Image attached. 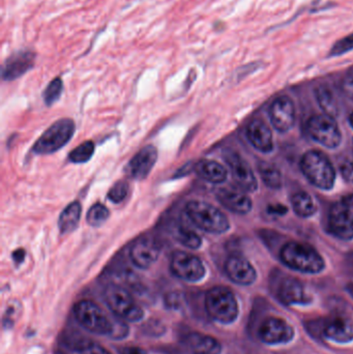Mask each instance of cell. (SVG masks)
Instances as JSON below:
<instances>
[{
  "label": "cell",
  "mask_w": 353,
  "mask_h": 354,
  "mask_svg": "<svg viewBox=\"0 0 353 354\" xmlns=\"http://www.w3.org/2000/svg\"><path fill=\"white\" fill-rule=\"evenodd\" d=\"M75 319L87 332L97 336H107L113 340H122L128 334L124 320L110 317L101 307L90 299H82L74 307Z\"/></svg>",
  "instance_id": "obj_1"
},
{
  "label": "cell",
  "mask_w": 353,
  "mask_h": 354,
  "mask_svg": "<svg viewBox=\"0 0 353 354\" xmlns=\"http://www.w3.org/2000/svg\"><path fill=\"white\" fill-rule=\"evenodd\" d=\"M280 257L288 268L304 274H319L325 268V260L314 248L298 241L286 243Z\"/></svg>",
  "instance_id": "obj_2"
},
{
  "label": "cell",
  "mask_w": 353,
  "mask_h": 354,
  "mask_svg": "<svg viewBox=\"0 0 353 354\" xmlns=\"http://www.w3.org/2000/svg\"><path fill=\"white\" fill-rule=\"evenodd\" d=\"M186 214L191 222L204 232L222 234L229 230L227 216L213 204L193 200L187 204Z\"/></svg>",
  "instance_id": "obj_3"
},
{
  "label": "cell",
  "mask_w": 353,
  "mask_h": 354,
  "mask_svg": "<svg viewBox=\"0 0 353 354\" xmlns=\"http://www.w3.org/2000/svg\"><path fill=\"white\" fill-rule=\"evenodd\" d=\"M300 168L314 187L323 191L333 189L336 180L335 168L325 153L318 151H307L303 156Z\"/></svg>",
  "instance_id": "obj_4"
},
{
  "label": "cell",
  "mask_w": 353,
  "mask_h": 354,
  "mask_svg": "<svg viewBox=\"0 0 353 354\" xmlns=\"http://www.w3.org/2000/svg\"><path fill=\"white\" fill-rule=\"evenodd\" d=\"M204 305L209 317L220 324H230L238 318V301L234 293L227 287H213L207 291Z\"/></svg>",
  "instance_id": "obj_5"
},
{
  "label": "cell",
  "mask_w": 353,
  "mask_h": 354,
  "mask_svg": "<svg viewBox=\"0 0 353 354\" xmlns=\"http://www.w3.org/2000/svg\"><path fill=\"white\" fill-rule=\"evenodd\" d=\"M104 301L114 316L126 322H138L144 317V311L133 295L120 285H108L104 290Z\"/></svg>",
  "instance_id": "obj_6"
},
{
  "label": "cell",
  "mask_w": 353,
  "mask_h": 354,
  "mask_svg": "<svg viewBox=\"0 0 353 354\" xmlns=\"http://www.w3.org/2000/svg\"><path fill=\"white\" fill-rule=\"evenodd\" d=\"M74 133L75 122L72 120L62 118L57 120L37 139L33 147V153L37 155L54 153L70 142Z\"/></svg>",
  "instance_id": "obj_7"
},
{
  "label": "cell",
  "mask_w": 353,
  "mask_h": 354,
  "mask_svg": "<svg viewBox=\"0 0 353 354\" xmlns=\"http://www.w3.org/2000/svg\"><path fill=\"white\" fill-rule=\"evenodd\" d=\"M310 136L327 149H336L342 142V134L336 120L327 114H316L307 124Z\"/></svg>",
  "instance_id": "obj_8"
},
{
  "label": "cell",
  "mask_w": 353,
  "mask_h": 354,
  "mask_svg": "<svg viewBox=\"0 0 353 354\" xmlns=\"http://www.w3.org/2000/svg\"><path fill=\"white\" fill-rule=\"evenodd\" d=\"M170 270L176 278L190 283L200 282L207 274L200 258L182 251L175 252L172 255Z\"/></svg>",
  "instance_id": "obj_9"
},
{
  "label": "cell",
  "mask_w": 353,
  "mask_h": 354,
  "mask_svg": "<svg viewBox=\"0 0 353 354\" xmlns=\"http://www.w3.org/2000/svg\"><path fill=\"white\" fill-rule=\"evenodd\" d=\"M329 230L342 241L353 239V214L345 203L334 204L329 214Z\"/></svg>",
  "instance_id": "obj_10"
},
{
  "label": "cell",
  "mask_w": 353,
  "mask_h": 354,
  "mask_svg": "<svg viewBox=\"0 0 353 354\" xmlns=\"http://www.w3.org/2000/svg\"><path fill=\"white\" fill-rule=\"evenodd\" d=\"M269 120L280 133H287L296 122V107L289 97L282 95L274 101L269 108Z\"/></svg>",
  "instance_id": "obj_11"
},
{
  "label": "cell",
  "mask_w": 353,
  "mask_h": 354,
  "mask_svg": "<svg viewBox=\"0 0 353 354\" xmlns=\"http://www.w3.org/2000/svg\"><path fill=\"white\" fill-rule=\"evenodd\" d=\"M225 160L238 187L249 193L256 191L258 187V181L255 177L254 172L251 169L250 165L240 155L233 151H227L225 153Z\"/></svg>",
  "instance_id": "obj_12"
},
{
  "label": "cell",
  "mask_w": 353,
  "mask_h": 354,
  "mask_svg": "<svg viewBox=\"0 0 353 354\" xmlns=\"http://www.w3.org/2000/svg\"><path fill=\"white\" fill-rule=\"evenodd\" d=\"M161 254V245L153 237H142L133 245L130 257L135 266L147 270L157 262Z\"/></svg>",
  "instance_id": "obj_13"
},
{
  "label": "cell",
  "mask_w": 353,
  "mask_h": 354,
  "mask_svg": "<svg viewBox=\"0 0 353 354\" xmlns=\"http://www.w3.org/2000/svg\"><path fill=\"white\" fill-rule=\"evenodd\" d=\"M294 328L280 318H267L261 324L259 337L267 344H282L294 338Z\"/></svg>",
  "instance_id": "obj_14"
},
{
  "label": "cell",
  "mask_w": 353,
  "mask_h": 354,
  "mask_svg": "<svg viewBox=\"0 0 353 354\" xmlns=\"http://www.w3.org/2000/svg\"><path fill=\"white\" fill-rule=\"evenodd\" d=\"M158 151L153 145L143 147L133 157L126 168V174L131 178L142 180L146 178L157 163Z\"/></svg>",
  "instance_id": "obj_15"
},
{
  "label": "cell",
  "mask_w": 353,
  "mask_h": 354,
  "mask_svg": "<svg viewBox=\"0 0 353 354\" xmlns=\"http://www.w3.org/2000/svg\"><path fill=\"white\" fill-rule=\"evenodd\" d=\"M225 272L228 278L238 285L248 286L256 280L257 274L252 264L242 256L233 255L225 263Z\"/></svg>",
  "instance_id": "obj_16"
},
{
  "label": "cell",
  "mask_w": 353,
  "mask_h": 354,
  "mask_svg": "<svg viewBox=\"0 0 353 354\" xmlns=\"http://www.w3.org/2000/svg\"><path fill=\"white\" fill-rule=\"evenodd\" d=\"M247 137L251 145L260 153H269L273 151V134L263 120H252L247 128Z\"/></svg>",
  "instance_id": "obj_17"
},
{
  "label": "cell",
  "mask_w": 353,
  "mask_h": 354,
  "mask_svg": "<svg viewBox=\"0 0 353 354\" xmlns=\"http://www.w3.org/2000/svg\"><path fill=\"white\" fill-rule=\"evenodd\" d=\"M35 58V53L31 51H20L10 56L2 68V78L12 81L22 76L32 68Z\"/></svg>",
  "instance_id": "obj_18"
},
{
  "label": "cell",
  "mask_w": 353,
  "mask_h": 354,
  "mask_svg": "<svg viewBox=\"0 0 353 354\" xmlns=\"http://www.w3.org/2000/svg\"><path fill=\"white\" fill-rule=\"evenodd\" d=\"M217 199L230 212L238 214H247L252 209V200L246 194L231 189H220Z\"/></svg>",
  "instance_id": "obj_19"
},
{
  "label": "cell",
  "mask_w": 353,
  "mask_h": 354,
  "mask_svg": "<svg viewBox=\"0 0 353 354\" xmlns=\"http://www.w3.org/2000/svg\"><path fill=\"white\" fill-rule=\"evenodd\" d=\"M184 344L193 354H220L222 345L219 341L209 335L193 332L184 338Z\"/></svg>",
  "instance_id": "obj_20"
},
{
  "label": "cell",
  "mask_w": 353,
  "mask_h": 354,
  "mask_svg": "<svg viewBox=\"0 0 353 354\" xmlns=\"http://www.w3.org/2000/svg\"><path fill=\"white\" fill-rule=\"evenodd\" d=\"M280 301L285 305L310 303V297L305 290L304 285L294 278H286L280 285L278 290Z\"/></svg>",
  "instance_id": "obj_21"
},
{
  "label": "cell",
  "mask_w": 353,
  "mask_h": 354,
  "mask_svg": "<svg viewBox=\"0 0 353 354\" xmlns=\"http://www.w3.org/2000/svg\"><path fill=\"white\" fill-rule=\"evenodd\" d=\"M323 335L335 342H350L353 340V322L346 318H336L327 324Z\"/></svg>",
  "instance_id": "obj_22"
},
{
  "label": "cell",
  "mask_w": 353,
  "mask_h": 354,
  "mask_svg": "<svg viewBox=\"0 0 353 354\" xmlns=\"http://www.w3.org/2000/svg\"><path fill=\"white\" fill-rule=\"evenodd\" d=\"M195 171L207 183H215V185L223 183L228 176L227 170L223 165L218 162L207 161V160L199 162L195 166Z\"/></svg>",
  "instance_id": "obj_23"
},
{
  "label": "cell",
  "mask_w": 353,
  "mask_h": 354,
  "mask_svg": "<svg viewBox=\"0 0 353 354\" xmlns=\"http://www.w3.org/2000/svg\"><path fill=\"white\" fill-rule=\"evenodd\" d=\"M81 214H82V206L80 202L74 201L68 204L58 218V228L61 234H68L76 230L80 222Z\"/></svg>",
  "instance_id": "obj_24"
},
{
  "label": "cell",
  "mask_w": 353,
  "mask_h": 354,
  "mask_svg": "<svg viewBox=\"0 0 353 354\" xmlns=\"http://www.w3.org/2000/svg\"><path fill=\"white\" fill-rule=\"evenodd\" d=\"M292 207L300 218H310L317 212L316 203L307 192H298L292 198Z\"/></svg>",
  "instance_id": "obj_25"
},
{
  "label": "cell",
  "mask_w": 353,
  "mask_h": 354,
  "mask_svg": "<svg viewBox=\"0 0 353 354\" xmlns=\"http://www.w3.org/2000/svg\"><path fill=\"white\" fill-rule=\"evenodd\" d=\"M259 174L263 183L271 189H280L283 185V177L281 171L273 164L267 162H261L258 165Z\"/></svg>",
  "instance_id": "obj_26"
},
{
  "label": "cell",
  "mask_w": 353,
  "mask_h": 354,
  "mask_svg": "<svg viewBox=\"0 0 353 354\" xmlns=\"http://www.w3.org/2000/svg\"><path fill=\"white\" fill-rule=\"evenodd\" d=\"M110 212L104 204L95 203L89 208L86 214L87 224L91 227H101L107 222Z\"/></svg>",
  "instance_id": "obj_27"
},
{
  "label": "cell",
  "mask_w": 353,
  "mask_h": 354,
  "mask_svg": "<svg viewBox=\"0 0 353 354\" xmlns=\"http://www.w3.org/2000/svg\"><path fill=\"white\" fill-rule=\"evenodd\" d=\"M72 346L73 351L78 354H112L105 347L89 339H78Z\"/></svg>",
  "instance_id": "obj_28"
},
{
  "label": "cell",
  "mask_w": 353,
  "mask_h": 354,
  "mask_svg": "<svg viewBox=\"0 0 353 354\" xmlns=\"http://www.w3.org/2000/svg\"><path fill=\"white\" fill-rule=\"evenodd\" d=\"M93 153H95V145L93 141H86L70 151L68 160L75 164L86 163L93 158Z\"/></svg>",
  "instance_id": "obj_29"
},
{
  "label": "cell",
  "mask_w": 353,
  "mask_h": 354,
  "mask_svg": "<svg viewBox=\"0 0 353 354\" xmlns=\"http://www.w3.org/2000/svg\"><path fill=\"white\" fill-rule=\"evenodd\" d=\"M176 239L180 245L191 250H197L202 245V239L192 229L180 227L176 233Z\"/></svg>",
  "instance_id": "obj_30"
},
{
  "label": "cell",
  "mask_w": 353,
  "mask_h": 354,
  "mask_svg": "<svg viewBox=\"0 0 353 354\" xmlns=\"http://www.w3.org/2000/svg\"><path fill=\"white\" fill-rule=\"evenodd\" d=\"M316 97L318 100L319 105L321 109L325 111V114L335 118L338 114V108L336 107L335 100H334L333 93L325 87L316 91Z\"/></svg>",
  "instance_id": "obj_31"
},
{
  "label": "cell",
  "mask_w": 353,
  "mask_h": 354,
  "mask_svg": "<svg viewBox=\"0 0 353 354\" xmlns=\"http://www.w3.org/2000/svg\"><path fill=\"white\" fill-rule=\"evenodd\" d=\"M62 89H64V83H62L61 79L56 78L51 81L47 88L44 91L43 97L46 105L51 106L56 101H58L60 95H61Z\"/></svg>",
  "instance_id": "obj_32"
},
{
  "label": "cell",
  "mask_w": 353,
  "mask_h": 354,
  "mask_svg": "<svg viewBox=\"0 0 353 354\" xmlns=\"http://www.w3.org/2000/svg\"><path fill=\"white\" fill-rule=\"evenodd\" d=\"M128 191H130V187L126 181H117L108 192V199L113 203H120L128 197Z\"/></svg>",
  "instance_id": "obj_33"
},
{
  "label": "cell",
  "mask_w": 353,
  "mask_h": 354,
  "mask_svg": "<svg viewBox=\"0 0 353 354\" xmlns=\"http://www.w3.org/2000/svg\"><path fill=\"white\" fill-rule=\"evenodd\" d=\"M350 50H353V33L337 41L332 48L331 55H342V54L347 53Z\"/></svg>",
  "instance_id": "obj_34"
},
{
  "label": "cell",
  "mask_w": 353,
  "mask_h": 354,
  "mask_svg": "<svg viewBox=\"0 0 353 354\" xmlns=\"http://www.w3.org/2000/svg\"><path fill=\"white\" fill-rule=\"evenodd\" d=\"M340 170H341L342 176L346 179V181L353 183V162H344L340 167Z\"/></svg>",
  "instance_id": "obj_35"
},
{
  "label": "cell",
  "mask_w": 353,
  "mask_h": 354,
  "mask_svg": "<svg viewBox=\"0 0 353 354\" xmlns=\"http://www.w3.org/2000/svg\"><path fill=\"white\" fill-rule=\"evenodd\" d=\"M122 354H149L144 349L141 347L137 346H128L126 347L124 351H122Z\"/></svg>",
  "instance_id": "obj_36"
},
{
  "label": "cell",
  "mask_w": 353,
  "mask_h": 354,
  "mask_svg": "<svg viewBox=\"0 0 353 354\" xmlns=\"http://www.w3.org/2000/svg\"><path fill=\"white\" fill-rule=\"evenodd\" d=\"M269 212L275 214H284L287 212V207H284L281 204H276V205H271L269 207Z\"/></svg>",
  "instance_id": "obj_37"
},
{
  "label": "cell",
  "mask_w": 353,
  "mask_h": 354,
  "mask_svg": "<svg viewBox=\"0 0 353 354\" xmlns=\"http://www.w3.org/2000/svg\"><path fill=\"white\" fill-rule=\"evenodd\" d=\"M25 255H26V254H25L24 250H16V251L14 252V254H12V259H14V261L16 262L17 264L22 263L23 260H24Z\"/></svg>",
  "instance_id": "obj_38"
},
{
  "label": "cell",
  "mask_w": 353,
  "mask_h": 354,
  "mask_svg": "<svg viewBox=\"0 0 353 354\" xmlns=\"http://www.w3.org/2000/svg\"><path fill=\"white\" fill-rule=\"evenodd\" d=\"M350 126H352V129H353V111H352V113L350 114Z\"/></svg>",
  "instance_id": "obj_39"
}]
</instances>
